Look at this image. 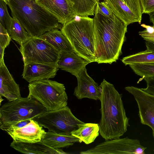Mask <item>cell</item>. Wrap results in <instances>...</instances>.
<instances>
[{
	"mask_svg": "<svg viewBox=\"0 0 154 154\" xmlns=\"http://www.w3.org/2000/svg\"><path fill=\"white\" fill-rule=\"evenodd\" d=\"M6 3V4L8 5L10 2V0H3Z\"/></svg>",
	"mask_w": 154,
	"mask_h": 154,
	"instance_id": "cell-37",
	"label": "cell"
},
{
	"mask_svg": "<svg viewBox=\"0 0 154 154\" xmlns=\"http://www.w3.org/2000/svg\"><path fill=\"white\" fill-rule=\"evenodd\" d=\"M72 6L76 16L89 17L94 15L97 0H69Z\"/></svg>",
	"mask_w": 154,
	"mask_h": 154,
	"instance_id": "cell-22",
	"label": "cell"
},
{
	"mask_svg": "<svg viewBox=\"0 0 154 154\" xmlns=\"http://www.w3.org/2000/svg\"><path fill=\"white\" fill-rule=\"evenodd\" d=\"M11 39L21 45L30 38V36L15 17H13L9 34Z\"/></svg>",
	"mask_w": 154,
	"mask_h": 154,
	"instance_id": "cell-23",
	"label": "cell"
},
{
	"mask_svg": "<svg viewBox=\"0 0 154 154\" xmlns=\"http://www.w3.org/2000/svg\"><path fill=\"white\" fill-rule=\"evenodd\" d=\"M48 146L55 149L68 147L76 142L82 141L72 134H61L48 131L41 141Z\"/></svg>",
	"mask_w": 154,
	"mask_h": 154,
	"instance_id": "cell-20",
	"label": "cell"
},
{
	"mask_svg": "<svg viewBox=\"0 0 154 154\" xmlns=\"http://www.w3.org/2000/svg\"><path fill=\"white\" fill-rule=\"evenodd\" d=\"M141 26L145 28V30L149 33H152L154 32V27L153 26L147 25L144 24H141Z\"/></svg>",
	"mask_w": 154,
	"mask_h": 154,
	"instance_id": "cell-34",
	"label": "cell"
},
{
	"mask_svg": "<svg viewBox=\"0 0 154 154\" xmlns=\"http://www.w3.org/2000/svg\"><path fill=\"white\" fill-rule=\"evenodd\" d=\"M29 96L41 103L47 111L58 110L67 106L68 96L64 85L49 79L29 83Z\"/></svg>",
	"mask_w": 154,
	"mask_h": 154,
	"instance_id": "cell-5",
	"label": "cell"
},
{
	"mask_svg": "<svg viewBox=\"0 0 154 154\" xmlns=\"http://www.w3.org/2000/svg\"><path fill=\"white\" fill-rule=\"evenodd\" d=\"M36 121L32 119L24 126L6 131L17 142L33 143L40 141L46 132Z\"/></svg>",
	"mask_w": 154,
	"mask_h": 154,
	"instance_id": "cell-14",
	"label": "cell"
},
{
	"mask_svg": "<svg viewBox=\"0 0 154 154\" xmlns=\"http://www.w3.org/2000/svg\"><path fill=\"white\" fill-rule=\"evenodd\" d=\"M143 14H148L154 12V0H140Z\"/></svg>",
	"mask_w": 154,
	"mask_h": 154,
	"instance_id": "cell-30",
	"label": "cell"
},
{
	"mask_svg": "<svg viewBox=\"0 0 154 154\" xmlns=\"http://www.w3.org/2000/svg\"><path fill=\"white\" fill-rule=\"evenodd\" d=\"M30 120L23 121L12 124L0 125V128L2 130L5 131L8 130L19 129L28 124L30 122Z\"/></svg>",
	"mask_w": 154,
	"mask_h": 154,
	"instance_id": "cell-29",
	"label": "cell"
},
{
	"mask_svg": "<svg viewBox=\"0 0 154 154\" xmlns=\"http://www.w3.org/2000/svg\"><path fill=\"white\" fill-rule=\"evenodd\" d=\"M76 77L78 85L75 88L73 94L78 99L87 98L95 100H100V87L89 75L86 67L83 69Z\"/></svg>",
	"mask_w": 154,
	"mask_h": 154,
	"instance_id": "cell-13",
	"label": "cell"
},
{
	"mask_svg": "<svg viewBox=\"0 0 154 154\" xmlns=\"http://www.w3.org/2000/svg\"><path fill=\"white\" fill-rule=\"evenodd\" d=\"M125 89L134 96L138 105L140 122L152 129L154 138V96L133 86Z\"/></svg>",
	"mask_w": 154,
	"mask_h": 154,
	"instance_id": "cell-11",
	"label": "cell"
},
{
	"mask_svg": "<svg viewBox=\"0 0 154 154\" xmlns=\"http://www.w3.org/2000/svg\"><path fill=\"white\" fill-rule=\"evenodd\" d=\"M139 35L145 40L154 42V32L152 33L147 32L145 29L139 32Z\"/></svg>",
	"mask_w": 154,
	"mask_h": 154,
	"instance_id": "cell-32",
	"label": "cell"
},
{
	"mask_svg": "<svg viewBox=\"0 0 154 154\" xmlns=\"http://www.w3.org/2000/svg\"><path fill=\"white\" fill-rule=\"evenodd\" d=\"M32 119L48 131L61 134H71L85 123L78 119L68 106L57 110L47 111Z\"/></svg>",
	"mask_w": 154,
	"mask_h": 154,
	"instance_id": "cell-7",
	"label": "cell"
},
{
	"mask_svg": "<svg viewBox=\"0 0 154 154\" xmlns=\"http://www.w3.org/2000/svg\"><path fill=\"white\" fill-rule=\"evenodd\" d=\"M122 61L126 66L137 63L154 64V52L146 50L125 57Z\"/></svg>",
	"mask_w": 154,
	"mask_h": 154,
	"instance_id": "cell-24",
	"label": "cell"
},
{
	"mask_svg": "<svg viewBox=\"0 0 154 154\" xmlns=\"http://www.w3.org/2000/svg\"><path fill=\"white\" fill-rule=\"evenodd\" d=\"M95 10L106 17H109L113 14L110 8L104 1L97 2Z\"/></svg>",
	"mask_w": 154,
	"mask_h": 154,
	"instance_id": "cell-28",
	"label": "cell"
},
{
	"mask_svg": "<svg viewBox=\"0 0 154 154\" xmlns=\"http://www.w3.org/2000/svg\"><path fill=\"white\" fill-rule=\"evenodd\" d=\"M147 84L146 87L141 89L150 94L154 96V76L143 79Z\"/></svg>",
	"mask_w": 154,
	"mask_h": 154,
	"instance_id": "cell-31",
	"label": "cell"
},
{
	"mask_svg": "<svg viewBox=\"0 0 154 154\" xmlns=\"http://www.w3.org/2000/svg\"><path fill=\"white\" fill-rule=\"evenodd\" d=\"M0 95L9 101L21 97L18 85L16 83L6 66L4 58L0 60Z\"/></svg>",
	"mask_w": 154,
	"mask_h": 154,
	"instance_id": "cell-16",
	"label": "cell"
},
{
	"mask_svg": "<svg viewBox=\"0 0 154 154\" xmlns=\"http://www.w3.org/2000/svg\"><path fill=\"white\" fill-rule=\"evenodd\" d=\"M46 109L31 97L9 101L0 108V124H12L33 119L44 114Z\"/></svg>",
	"mask_w": 154,
	"mask_h": 154,
	"instance_id": "cell-6",
	"label": "cell"
},
{
	"mask_svg": "<svg viewBox=\"0 0 154 154\" xmlns=\"http://www.w3.org/2000/svg\"><path fill=\"white\" fill-rule=\"evenodd\" d=\"M96 52V62L111 64L122 54L127 26L113 13L104 16L95 10L93 18Z\"/></svg>",
	"mask_w": 154,
	"mask_h": 154,
	"instance_id": "cell-1",
	"label": "cell"
},
{
	"mask_svg": "<svg viewBox=\"0 0 154 154\" xmlns=\"http://www.w3.org/2000/svg\"><path fill=\"white\" fill-rule=\"evenodd\" d=\"M7 4L3 0H0V24L10 33L12 17L9 14Z\"/></svg>",
	"mask_w": 154,
	"mask_h": 154,
	"instance_id": "cell-26",
	"label": "cell"
},
{
	"mask_svg": "<svg viewBox=\"0 0 154 154\" xmlns=\"http://www.w3.org/2000/svg\"><path fill=\"white\" fill-rule=\"evenodd\" d=\"M146 148L137 139L128 137L105 140L94 147L81 152V154H144Z\"/></svg>",
	"mask_w": 154,
	"mask_h": 154,
	"instance_id": "cell-9",
	"label": "cell"
},
{
	"mask_svg": "<svg viewBox=\"0 0 154 154\" xmlns=\"http://www.w3.org/2000/svg\"><path fill=\"white\" fill-rule=\"evenodd\" d=\"M129 66L135 74L142 77L139 82L145 78L154 76V64H134Z\"/></svg>",
	"mask_w": 154,
	"mask_h": 154,
	"instance_id": "cell-25",
	"label": "cell"
},
{
	"mask_svg": "<svg viewBox=\"0 0 154 154\" xmlns=\"http://www.w3.org/2000/svg\"><path fill=\"white\" fill-rule=\"evenodd\" d=\"M38 37L45 41L60 52L74 51L67 38L59 29H52Z\"/></svg>",
	"mask_w": 154,
	"mask_h": 154,
	"instance_id": "cell-19",
	"label": "cell"
},
{
	"mask_svg": "<svg viewBox=\"0 0 154 154\" xmlns=\"http://www.w3.org/2000/svg\"><path fill=\"white\" fill-rule=\"evenodd\" d=\"M97 0V2H99V1L100 0Z\"/></svg>",
	"mask_w": 154,
	"mask_h": 154,
	"instance_id": "cell-39",
	"label": "cell"
},
{
	"mask_svg": "<svg viewBox=\"0 0 154 154\" xmlns=\"http://www.w3.org/2000/svg\"></svg>",
	"mask_w": 154,
	"mask_h": 154,
	"instance_id": "cell-40",
	"label": "cell"
},
{
	"mask_svg": "<svg viewBox=\"0 0 154 154\" xmlns=\"http://www.w3.org/2000/svg\"><path fill=\"white\" fill-rule=\"evenodd\" d=\"M99 134V124L85 123L81 124L78 129L72 133L71 134L86 144H88L94 142Z\"/></svg>",
	"mask_w": 154,
	"mask_h": 154,
	"instance_id": "cell-21",
	"label": "cell"
},
{
	"mask_svg": "<svg viewBox=\"0 0 154 154\" xmlns=\"http://www.w3.org/2000/svg\"><path fill=\"white\" fill-rule=\"evenodd\" d=\"M40 5L56 17L63 25L76 16L69 0H36Z\"/></svg>",
	"mask_w": 154,
	"mask_h": 154,
	"instance_id": "cell-12",
	"label": "cell"
},
{
	"mask_svg": "<svg viewBox=\"0 0 154 154\" xmlns=\"http://www.w3.org/2000/svg\"><path fill=\"white\" fill-rule=\"evenodd\" d=\"M101 88V118L99 124V133L105 140L120 138L130 126L126 116L122 94L113 85L104 79L100 86Z\"/></svg>",
	"mask_w": 154,
	"mask_h": 154,
	"instance_id": "cell-2",
	"label": "cell"
},
{
	"mask_svg": "<svg viewBox=\"0 0 154 154\" xmlns=\"http://www.w3.org/2000/svg\"><path fill=\"white\" fill-rule=\"evenodd\" d=\"M19 50L24 65L32 63L57 64L60 52L38 37L31 36L20 45Z\"/></svg>",
	"mask_w": 154,
	"mask_h": 154,
	"instance_id": "cell-8",
	"label": "cell"
},
{
	"mask_svg": "<svg viewBox=\"0 0 154 154\" xmlns=\"http://www.w3.org/2000/svg\"><path fill=\"white\" fill-rule=\"evenodd\" d=\"M112 12L127 26L135 22L140 24L143 9L140 0H104Z\"/></svg>",
	"mask_w": 154,
	"mask_h": 154,
	"instance_id": "cell-10",
	"label": "cell"
},
{
	"mask_svg": "<svg viewBox=\"0 0 154 154\" xmlns=\"http://www.w3.org/2000/svg\"><path fill=\"white\" fill-rule=\"evenodd\" d=\"M58 70L57 64L32 63L24 66L22 76L29 83L53 78Z\"/></svg>",
	"mask_w": 154,
	"mask_h": 154,
	"instance_id": "cell-15",
	"label": "cell"
},
{
	"mask_svg": "<svg viewBox=\"0 0 154 154\" xmlns=\"http://www.w3.org/2000/svg\"><path fill=\"white\" fill-rule=\"evenodd\" d=\"M146 50L154 52V42L145 40Z\"/></svg>",
	"mask_w": 154,
	"mask_h": 154,
	"instance_id": "cell-33",
	"label": "cell"
},
{
	"mask_svg": "<svg viewBox=\"0 0 154 154\" xmlns=\"http://www.w3.org/2000/svg\"><path fill=\"white\" fill-rule=\"evenodd\" d=\"M150 21L153 24V26L154 27V12L149 14Z\"/></svg>",
	"mask_w": 154,
	"mask_h": 154,
	"instance_id": "cell-35",
	"label": "cell"
},
{
	"mask_svg": "<svg viewBox=\"0 0 154 154\" xmlns=\"http://www.w3.org/2000/svg\"><path fill=\"white\" fill-rule=\"evenodd\" d=\"M11 39L7 30L0 24V47L5 49L9 45Z\"/></svg>",
	"mask_w": 154,
	"mask_h": 154,
	"instance_id": "cell-27",
	"label": "cell"
},
{
	"mask_svg": "<svg viewBox=\"0 0 154 154\" xmlns=\"http://www.w3.org/2000/svg\"><path fill=\"white\" fill-rule=\"evenodd\" d=\"M3 100H4L2 99V97L0 96V105H1V102Z\"/></svg>",
	"mask_w": 154,
	"mask_h": 154,
	"instance_id": "cell-38",
	"label": "cell"
},
{
	"mask_svg": "<svg viewBox=\"0 0 154 154\" xmlns=\"http://www.w3.org/2000/svg\"><path fill=\"white\" fill-rule=\"evenodd\" d=\"M13 17L20 22L29 35L38 37L63 25L35 0H10L8 5Z\"/></svg>",
	"mask_w": 154,
	"mask_h": 154,
	"instance_id": "cell-3",
	"label": "cell"
},
{
	"mask_svg": "<svg viewBox=\"0 0 154 154\" xmlns=\"http://www.w3.org/2000/svg\"><path fill=\"white\" fill-rule=\"evenodd\" d=\"M5 50V48L0 47V60L4 58Z\"/></svg>",
	"mask_w": 154,
	"mask_h": 154,
	"instance_id": "cell-36",
	"label": "cell"
},
{
	"mask_svg": "<svg viewBox=\"0 0 154 154\" xmlns=\"http://www.w3.org/2000/svg\"><path fill=\"white\" fill-rule=\"evenodd\" d=\"M73 50L90 63L96 62V45L93 18L76 16L60 29Z\"/></svg>",
	"mask_w": 154,
	"mask_h": 154,
	"instance_id": "cell-4",
	"label": "cell"
},
{
	"mask_svg": "<svg viewBox=\"0 0 154 154\" xmlns=\"http://www.w3.org/2000/svg\"><path fill=\"white\" fill-rule=\"evenodd\" d=\"M10 146L17 151L25 154H66L61 149L52 148L41 141L29 143L17 142L13 140Z\"/></svg>",
	"mask_w": 154,
	"mask_h": 154,
	"instance_id": "cell-18",
	"label": "cell"
},
{
	"mask_svg": "<svg viewBox=\"0 0 154 154\" xmlns=\"http://www.w3.org/2000/svg\"><path fill=\"white\" fill-rule=\"evenodd\" d=\"M90 63L74 51L71 52H60L57 65L59 69L69 72L76 77Z\"/></svg>",
	"mask_w": 154,
	"mask_h": 154,
	"instance_id": "cell-17",
	"label": "cell"
}]
</instances>
